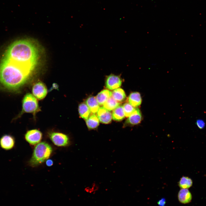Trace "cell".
Instances as JSON below:
<instances>
[{
  "label": "cell",
  "instance_id": "cell-1",
  "mask_svg": "<svg viewBox=\"0 0 206 206\" xmlns=\"http://www.w3.org/2000/svg\"><path fill=\"white\" fill-rule=\"evenodd\" d=\"M39 56L38 49L34 43L28 40L20 39L9 46L3 59L32 71Z\"/></svg>",
  "mask_w": 206,
  "mask_h": 206
},
{
  "label": "cell",
  "instance_id": "cell-2",
  "mask_svg": "<svg viewBox=\"0 0 206 206\" xmlns=\"http://www.w3.org/2000/svg\"><path fill=\"white\" fill-rule=\"evenodd\" d=\"M32 71L3 59L0 64V85L9 90H18L27 82Z\"/></svg>",
  "mask_w": 206,
  "mask_h": 206
},
{
  "label": "cell",
  "instance_id": "cell-3",
  "mask_svg": "<svg viewBox=\"0 0 206 206\" xmlns=\"http://www.w3.org/2000/svg\"><path fill=\"white\" fill-rule=\"evenodd\" d=\"M52 151V147L47 143L42 142L38 143L34 148L29 164L35 167L41 164L49 157Z\"/></svg>",
  "mask_w": 206,
  "mask_h": 206
},
{
  "label": "cell",
  "instance_id": "cell-4",
  "mask_svg": "<svg viewBox=\"0 0 206 206\" xmlns=\"http://www.w3.org/2000/svg\"><path fill=\"white\" fill-rule=\"evenodd\" d=\"M40 111L36 98L31 94L27 93L23 98L22 110L17 117H20L25 113H30L35 118L37 113Z\"/></svg>",
  "mask_w": 206,
  "mask_h": 206
},
{
  "label": "cell",
  "instance_id": "cell-5",
  "mask_svg": "<svg viewBox=\"0 0 206 206\" xmlns=\"http://www.w3.org/2000/svg\"><path fill=\"white\" fill-rule=\"evenodd\" d=\"M49 137L54 144L58 146H66L69 143L68 136L62 133L52 132L49 134Z\"/></svg>",
  "mask_w": 206,
  "mask_h": 206
},
{
  "label": "cell",
  "instance_id": "cell-6",
  "mask_svg": "<svg viewBox=\"0 0 206 206\" xmlns=\"http://www.w3.org/2000/svg\"><path fill=\"white\" fill-rule=\"evenodd\" d=\"M122 80L120 76L111 74L107 76L105 80L106 88L110 90H115L120 87Z\"/></svg>",
  "mask_w": 206,
  "mask_h": 206
},
{
  "label": "cell",
  "instance_id": "cell-7",
  "mask_svg": "<svg viewBox=\"0 0 206 206\" xmlns=\"http://www.w3.org/2000/svg\"><path fill=\"white\" fill-rule=\"evenodd\" d=\"M47 92L46 86L41 81L37 82L32 86L33 95L39 100H42L45 98L47 94Z\"/></svg>",
  "mask_w": 206,
  "mask_h": 206
},
{
  "label": "cell",
  "instance_id": "cell-8",
  "mask_svg": "<svg viewBox=\"0 0 206 206\" xmlns=\"http://www.w3.org/2000/svg\"><path fill=\"white\" fill-rule=\"evenodd\" d=\"M42 138V134L39 130L33 129L27 131L25 135L26 140L30 144L34 145L38 143Z\"/></svg>",
  "mask_w": 206,
  "mask_h": 206
},
{
  "label": "cell",
  "instance_id": "cell-9",
  "mask_svg": "<svg viewBox=\"0 0 206 206\" xmlns=\"http://www.w3.org/2000/svg\"><path fill=\"white\" fill-rule=\"evenodd\" d=\"M126 120L124 126H133L139 124L142 119V116L140 110L136 108L135 111Z\"/></svg>",
  "mask_w": 206,
  "mask_h": 206
},
{
  "label": "cell",
  "instance_id": "cell-10",
  "mask_svg": "<svg viewBox=\"0 0 206 206\" xmlns=\"http://www.w3.org/2000/svg\"><path fill=\"white\" fill-rule=\"evenodd\" d=\"M97 116L100 122L105 124L110 123L112 118L111 113L103 106L100 107L97 112Z\"/></svg>",
  "mask_w": 206,
  "mask_h": 206
},
{
  "label": "cell",
  "instance_id": "cell-11",
  "mask_svg": "<svg viewBox=\"0 0 206 206\" xmlns=\"http://www.w3.org/2000/svg\"><path fill=\"white\" fill-rule=\"evenodd\" d=\"M15 144V140L10 135H4L0 139V146L5 150H8L12 149L14 147Z\"/></svg>",
  "mask_w": 206,
  "mask_h": 206
},
{
  "label": "cell",
  "instance_id": "cell-12",
  "mask_svg": "<svg viewBox=\"0 0 206 206\" xmlns=\"http://www.w3.org/2000/svg\"><path fill=\"white\" fill-rule=\"evenodd\" d=\"M192 198L191 193L188 189H181L178 193V199L181 203H189L191 201Z\"/></svg>",
  "mask_w": 206,
  "mask_h": 206
},
{
  "label": "cell",
  "instance_id": "cell-13",
  "mask_svg": "<svg viewBox=\"0 0 206 206\" xmlns=\"http://www.w3.org/2000/svg\"><path fill=\"white\" fill-rule=\"evenodd\" d=\"M128 102L134 108L139 106L142 102L140 94L137 92L131 93L128 97Z\"/></svg>",
  "mask_w": 206,
  "mask_h": 206
},
{
  "label": "cell",
  "instance_id": "cell-14",
  "mask_svg": "<svg viewBox=\"0 0 206 206\" xmlns=\"http://www.w3.org/2000/svg\"><path fill=\"white\" fill-rule=\"evenodd\" d=\"M86 104L92 114L97 112L100 107L96 98L94 96L88 97L86 101Z\"/></svg>",
  "mask_w": 206,
  "mask_h": 206
},
{
  "label": "cell",
  "instance_id": "cell-15",
  "mask_svg": "<svg viewBox=\"0 0 206 206\" xmlns=\"http://www.w3.org/2000/svg\"><path fill=\"white\" fill-rule=\"evenodd\" d=\"M112 96V92L107 90H103L97 95L96 99L99 105H103L108 98Z\"/></svg>",
  "mask_w": 206,
  "mask_h": 206
},
{
  "label": "cell",
  "instance_id": "cell-16",
  "mask_svg": "<svg viewBox=\"0 0 206 206\" xmlns=\"http://www.w3.org/2000/svg\"><path fill=\"white\" fill-rule=\"evenodd\" d=\"M86 122L88 128L90 130L97 128L99 125V119L95 114H93L90 116L86 120Z\"/></svg>",
  "mask_w": 206,
  "mask_h": 206
},
{
  "label": "cell",
  "instance_id": "cell-17",
  "mask_svg": "<svg viewBox=\"0 0 206 206\" xmlns=\"http://www.w3.org/2000/svg\"><path fill=\"white\" fill-rule=\"evenodd\" d=\"M125 116L123 106L119 105L113 110L112 117L114 120L120 121L122 120Z\"/></svg>",
  "mask_w": 206,
  "mask_h": 206
},
{
  "label": "cell",
  "instance_id": "cell-18",
  "mask_svg": "<svg viewBox=\"0 0 206 206\" xmlns=\"http://www.w3.org/2000/svg\"><path fill=\"white\" fill-rule=\"evenodd\" d=\"M78 111L80 116L85 120L89 117L91 112L88 106L84 103H81L79 105Z\"/></svg>",
  "mask_w": 206,
  "mask_h": 206
},
{
  "label": "cell",
  "instance_id": "cell-19",
  "mask_svg": "<svg viewBox=\"0 0 206 206\" xmlns=\"http://www.w3.org/2000/svg\"><path fill=\"white\" fill-rule=\"evenodd\" d=\"M112 97L117 102H123L126 99V95L124 90L121 88L114 90L112 92Z\"/></svg>",
  "mask_w": 206,
  "mask_h": 206
},
{
  "label": "cell",
  "instance_id": "cell-20",
  "mask_svg": "<svg viewBox=\"0 0 206 206\" xmlns=\"http://www.w3.org/2000/svg\"><path fill=\"white\" fill-rule=\"evenodd\" d=\"M120 103L114 99L112 96L109 97L104 103L103 107L108 110H113L119 106Z\"/></svg>",
  "mask_w": 206,
  "mask_h": 206
},
{
  "label": "cell",
  "instance_id": "cell-21",
  "mask_svg": "<svg viewBox=\"0 0 206 206\" xmlns=\"http://www.w3.org/2000/svg\"><path fill=\"white\" fill-rule=\"evenodd\" d=\"M192 180L188 177L183 176L181 178L178 184L181 189H188L193 185Z\"/></svg>",
  "mask_w": 206,
  "mask_h": 206
},
{
  "label": "cell",
  "instance_id": "cell-22",
  "mask_svg": "<svg viewBox=\"0 0 206 206\" xmlns=\"http://www.w3.org/2000/svg\"><path fill=\"white\" fill-rule=\"evenodd\" d=\"M123 107L125 116L126 117H128L136 109V108H135L129 102L125 103L124 104Z\"/></svg>",
  "mask_w": 206,
  "mask_h": 206
},
{
  "label": "cell",
  "instance_id": "cell-23",
  "mask_svg": "<svg viewBox=\"0 0 206 206\" xmlns=\"http://www.w3.org/2000/svg\"><path fill=\"white\" fill-rule=\"evenodd\" d=\"M196 124L197 127L200 129L203 128L205 126L204 122L202 120L200 119L197 120Z\"/></svg>",
  "mask_w": 206,
  "mask_h": 206
},
{
  "label": "cell",
  "instance_id": "cell-24",
  "mask_svg": "<svg viewBox=\"0 0 206 206\" xmlns=\"http://www.w3.org/2000/svg\"><path fill=\"white\" fill-rule=\"evenodd\" d=\"M166 203V199L163 198L160 199L157 202V204L159 206H165Z\"/></svg>",
  "mask_w": 206,
  "mask_h": 206
},
{
  "label": "cell",
  "instance_id": "cell-25",
  "mask_svg": "<svg viewBox=\"0 0 206 206\" xmlns=\"http://www.w3.org/2000/svg\"><path fill=\"white\" fill-rule=\"evenodd\" d=\"M46 164L47 166L50 167L53 165V161L51 159H48L46 161Z\"/></svg>",
  "mask_w": 206,
  "mask_h": 206
}]
</instances>
